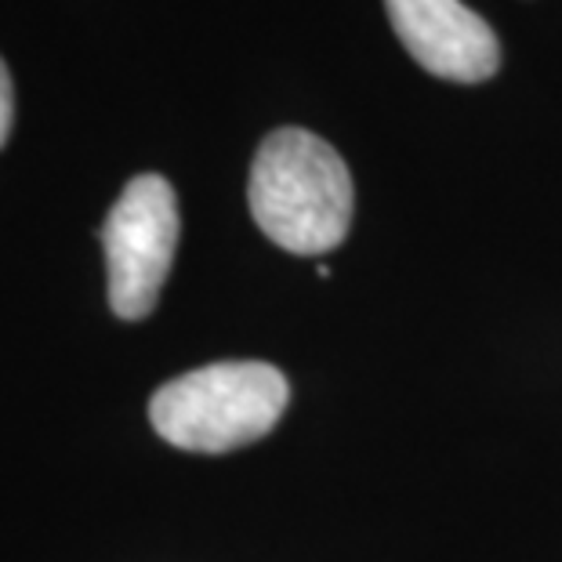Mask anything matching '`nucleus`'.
Wrapping results in <instances>:
<instances>
[{"label":"nucleus","instance_id":"1","mask_svg":"<svg viewBox=\"0 0 562 562\" xmlns=\"http://www.w3.org/2000/svg\"><path fill=\"white\" fill-rule=\"evenodd\" d=\"M250 214L291 255H327L349 236L352 175L338 149L302 127H280L258 146L247 186Z\"/></svg>","mask_w":562,"mask_h":562},{"label":"nucleus","instance_id":"2","mask_svg":"<svg viewBox=\"0 0 562 562\" xmlns=\"http://www.w3.org/2000/svg\"><path fill=\"white\" fill-rule=\"evenodd\" d=\"M291 385L258 360L211 363L167 381L149 400L157 436L189 453H229L280 425Z\"/></svg>","mask_w":562,"mask_h":562},{"label":"nucleus","instance_id":"3","mask_svg":"<svg viewBox=\"0 0 562 562\" xmlns=\"http://www.w3.org/2000/svg\"><path fill=\"white\" fill-rule=\"evenodd\" d=\"M178 233V196L167 178L138 175L105 214L102 250L110 269V305L121 319H146L171 272Z\"/></svg>","mask_w":562,"mask_h":562},{"label":"nucleus","instance_id":"4","mask_svg":"<svg viewBox=\"0 0 562 562\" xmlns=\"http://www.w3.org/2000/svg\"><path fill=\"white\" fill-rule=\"evenodd\" d=\"M392 30L417 66L453 83H483L501 69V44L461 0H385Z\"/></svg>","mask_w":562,"mask_h":562},{"label":"nucleus","instance_id":"5","mask_svg":"<svg viewBox=\"0 0 562 562\" xmlns=\"http://www.w3.org/2000/svg\"><path fill=\"white\" fill-rule=\"evenodd\" d=\"M11 121H15V91H11V74L4 58H0V146L11 135Z\"/></svg>","mask_w":562,"mask_h":562}]
</instances>
